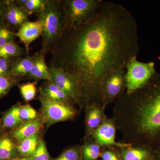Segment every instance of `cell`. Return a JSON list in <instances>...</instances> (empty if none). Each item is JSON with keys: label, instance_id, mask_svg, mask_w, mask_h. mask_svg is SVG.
Segmentation results:
<instances>
[{"label": "cell", "instance_id": "cell-1", "mask_svg": "<svg viewBox=\"0 0 160 160\" xmlns=\"http://www.w3.org/2000/svg\"><path fill=\"white\" fill-rule=\"evenodd\" d=\"M139 50L136 20L122 5L104 2L87 22L65 27L49 52V66L62 69L74 80L82 109L92 104L106 107L102 91L104 79L125 69Z\"/></svg>", "mask_w": 160, "mask_h": 160}, {"label": "cell", "instance_id": "cell-2", "mask_svg": "<svg viewBox=\"0 0 160 160\" xmlns=\"http://www.w3.org/2000/svg\"><path fill=\"white\" fill-rule=\"evenodd\" d=\"M112 119L123 142L149 146L160 140V77L116 101Z\"/></svg>", "mask_w": 160, "mask_h": 160}, {"label": "cell", "instance_id": "cell-3", "mask_svg": "<svg viewBox=\"0 0 160 160\" xmlns=\"http://www.w3.org/2000/svg\"><path fill=\"white\" fill-rule=\"evenodd\" d=\"M37 15L42 29L41 49L46 55L57 42L65 29L61 0H47L44 9Z\"/></svg>", "mask_w": 160, "mask_h": 160}, {"label": "cell", "instance_id": "cell-4", "mask_svg": "<svg viewBox=\"0 0 160 160\" xmlns=\"http://www.w3.org/2000/svg\"><path fill=\"white\" fill-rule=\"evenodd\" d=\"M65 27L79 26L91 19L99 10L102 0H61Z\"/></svg>", "mask_w": 160, "mask_h": 160}, {"label": "cell", "instance_id": "cell-5", "mask_svg": "<svg viewBox=\"0 0 160 160\" xmlns=\"http://www.w3.org/2000/svg\"><path fill=\"white\" fill-rule=\"evenodd\" d=\"M125 69V92L127 93H131L145 86L155 74L153 62L144 63L139 62L136 56L129 59L126 63Z\"/></svg>", "mask_w": 160, "mask_h": 160}, {"label": "cell", "instance_id": "cell-6", "mask_svg": "<svg viewBox=\"0 0 160 160\" xmlns=\"http://www.w3.org/2000/svg\"><path fill=\"white\" fill-rule=\"evenodd\" d=\"M39 100L41 104L42 120L47 127L59 122L72 119L77 114L72 105L51 101L40 95Z\"/></svg>", "mask_w": 160, "mask_h": 160}, {"label": "cell", "instance_id": "cell-7", "mask_svg": "<svg viewBox=\"0 0 160 160\" xmlns=\"http://www.w3.org/2000/svg\"><path fill=\"white\" fill-rule=\"evenodd\" d=\"M125 69L109 73L103 81L102 91L104 106H107L116 101L126 90Z\"/></svg>", "mask_w": 160, "mask_h": 160}, {"label": "cell", "instance_id": "cell-8", "mask_svg": "<svg viewBox=\"0 0 160 160\" xmlns=\"http://www.w3.org/2000/svg\"><path fill=\"white\" fill-rule=\"evenodd\" d=\"M116 126L111 118L107 117L102 124L95 130L91 137L101 146V148L106 147H122L129 144L119 142L116 141Z\"/></svg>", "mask_w": 160, "mask_h": 160}, {"label": "cell", "instance_id": "cell-9", "mask_svg": "<svg viewBox=\"0 0 160 160\" xmlns=\"http://www.w3.org/2000/svg\"><path fill=\"white\" fill-rule=\"evenodd\" d=\"M52 82L72 99L75 104L82 109L79 91L74 80L62 69L49 66Z\"/></svg>", "mask_w": 160, "mask_h": 160}, {"label": "cell", "instance_id": "cell-10", "mask_svg": "<svg viewBox=\"0 0 160 160\" xmlns=\"http://www.w3.org/2000/svg\"><path fill=\"white\" fill-rule=\"evenodd\" d=\"M106 108L98 104H92L85 107V138L91 137L93 132L103 122L107 117L105 112Z\"/></svg>", "mask_w": 160, "mask_h": 160}, {"label": "cell", "instance_id": "cell-11", "mask_svg": "<svg viewBox=\"0 0 160 160\" xmlns=\"http://www.w3.org/2000/svg\"><path fill=\"white\" fill-rule=\"evenodd\" d=\"M29 16L26 10L15 1L8 0L5 14V22L8 27L18 30L24 23L29 21Z\"/></svg>", "mask_w": 160, "mask_h": 160}, {"label": "cell", "instance_id": "cell-12", "mask_svg": "<svg viewBox=\"0 0 160 160\" xmlns=\"http://www.w3.org/2000/svg\"><path fill=\"white\" fill-rule=\"evenodd\" d=\"M114 149L122 160H149L152 156L150 147L144 145L129 144Z\"/></svg>", "mask_w": 160, "mask_h": 160}, {"label": "cell", "instance_id": "cell-13", "mask_svg": "<svg viewBox=\"0 0 160 160\" xmlns=\"http://www.w3.org/2000/svg\"><path fill=\"white\" fill-rule=\"evenodd\" d=\"M42 32V25L39 21H28L23 24L16 33V36L24 44L26 53L29 54V47L32 42Z\"/></svg>", "mask_w": 160, "mask_h": 160}, {"label": "cell", "instance_id": "cell-14", "mask_svg": "<svg viewBox=\"0 0 160 160\" xmlns=\"http://www.w3.org/2000/svg\"><path fill=\"white\" fill-rule=\"evenodd\" d=\"M46 54L41 49L33 56V64L28 78L35 82L41 80L52 82L49 67L45 61Z\"/></svg>", "mask_w": 160, "mask_h": 160}, {"label": "cell", "instance_id": "cell-15", "mask_svg": "<svg viewBox=\"0 0 160 160\" xmlns=\"http://www.w3.org/2000/svg\"><path fill=\"white\" fill-rule=\"evenodd\" d=\"M40 96L47 99L60 102L73 106L75 103L69 96L52 82L46 81L40 87Z\"/></svg>", "mask_w": 160, "mask_h": 160}, {"label": "cell", "instance_id": "cell-16", "mask_svg": "<svg viewBox=\"0 0 160 160\" xmlns=\"http://www.w3.org/2000/svg\"><path fill=\"white\" fill-rule=\"evenodd\" d=\"M42 120L37 118L24 122L19 126L12 130L10 134L14 141L18 142L38 134L42 125Z\"/></svg>", "mask_w": 160, "mask_h": 160}, {"label": "cell", "instance_id": "cell-17", "mask_svg": "<svg viewBox=\"0 0 160 160\" xmlns=\"http://www.w3.org/2000/svg\"><path fill=\"white\" fill-rule=\"evenodd\" d=\"M19 157L17 146L10 134H0V160H13Z\"/></svg>", "mask_w": 160, "mask_h": 160}, {"label": "cell", "instance_id": "cell-18", "mask_svg": "<svg viewBox=\"0 0 160 160\" xmlns=\"http://www.w3.org/2000/svg\"><path fill=\"white\" fill-rule=\"evenodd\" d=\"M33 56L26 54L24 57H18L13 61L10 75L20 81L22 78H28L32 68Z\"/></svg>", "mask_w": 160, "mask_h": 160}, {"label": "cell", "instance_id": "cell-19", "mask_svg": "<svg viewBox=\"0 0 160 160\" xmlns=\"http://www.w3.org/2000/svg\"><path fill=\"white\" fill-rule=\"evenodd\" d=\"M81 147L82 160H97L102 148L91 137L85 138Z\"/></svg>", "mask_w": 160, "mask_h": 160}, {"label": "cell", "instance_id": "cell-20", "mask_svg": "<svg viewBox=\"0 0 160 160\" xmlns=\"http://www.w3.org/2000/svg\"><path fill=\"white\" fill-rule=\"evenodd\" d=\"M20 106L19 104L14 105L4 114L2 119L4 129L12 130L24 122L20 117Z\"/></svg>", "mask_w": 160, "mask_h": 160}, {"label": "cell", "instance_id": "cell-21", "mask_svg": "<svg viewBox=\"0 0 160 160\" xmlns=\"http://www.w3.org/2000/svg\"><path fill=\"white\" fill-rule=\"evenodd\" d=\"M40 140L38 133L18 142L17 146L19 157L31 158L36 151Z\"/></svg>", "mask_w": 160, "mask_h": 160}, {"label": "cell", "instance_id": "cell-22", "mask_svg": "<svg viewBox=\"0 0 160 160\" xmlns=\"http://www.w3.org/2000/svg\"><path fill=\"white\" fill-rule=\"evenodd\" d=\"M26 53V49H23L14 41L0 46V58L8 59L20 57Z\"/></svg>", "mask_w": 160, "mask_h": 160}, {"label": "cell", "instance_id": "cell-23", "mask_svg": "<svg viewBox=\"0 0 160 160\" xmlns=\"http://www.w3.org/2000/svg\"><path fill=\"white\" fill-rule=\"evenodd\" d=\"M52 160H82L81 146L69 147Z\"/></svg>", "mask_w": 160, "mask_h": 160}, {"label": "cell", "instance_id": "cell-24", "mask_svg": "<svg viewBox=\"0 0 160 160\" xmlns=\"http://www.w3.org/2000/svg\"><path fill=\"white\" fill-rule=\"evenodd\" d=\"M19 80L10 75L0 76V99L6 95Z\"/></svg>", "mask_w": 160, "mask_h": 160}, {"label": "cell", "instance_id": "cell-25", "mask_svg": "<svg viewBox=\"0 0 160 160\" xmlns=\"http://www.w3.org/2000/svg\"><path fill=\"white\" fill-rule=\"evenodd\" d=\"M18 87L22 97L26 102H30L35 98L37 93L35 82L21 84Z\"/></svg>", "mask_w": 160, "mask_h": 160}, {"label": "cell", "instance_id": "cell-26", "mask_svg": "<svg viewBox=\"0 0 160 160\" xmlns=\"http://www.w3.org/2000/svg\"><path fill=\"white\" fill-rule=\"evenodd\" d=\"M32 160H52L47 149L46 143L43 139H40L35 152L31 158Z\"/></svg>", "mask_w": 160, "mask_h": 160}, {"label": "cell", "instance_id": "cell-27", "mask_svg": "<svg viewBox=\"0 0 160 160\" xmlns=\"http://www.w3.org/2000/svg\"><path fill=\"white\" fill-rule=\"evenodd\" d=\"M47 0H28L23 7L28 14L41 12L45 8Z\"/></svg>", "mask_w": 160, "mask_h": 160}, {"label": "cell", "instance_id": "cell-28", "mask_svg": "<svg viewBox=\"0 0 160 160\" xmlns=\"http://www.w3.org/2000/svg\"><path fill=\"white\" fill-rule=\"evenodd\" d=\"M20 117L23 122H28L38 118V112L29 104L21 105L19 110Z\"/></svg>", "mask_w": 160, "mask_h": 160}, {"label": "cell", "instance_id": "cell-29", "mask_svg": "<svg viewBox=\"0 0 160 160\" xmlns=\"http://www.w3.org/2000/svg\"><path fill=\"white\" fill-rule=\"evenodd\" d=\"M16 37V33L12 31L6 24L0 26V46L13 42Z\"/></svg>", "mask_w": 160, "mask_h": 160}, {"label": "cell", "instance_id": "cell-30", "mask_svg": "<svg viewBox=\"0 0 160 160\" xmlns=\"http://www.w3.org/2000/svg\"><path fill=\"white\" fill-rule=\"evenodd\" d=\"M100 157L102 160H120L115 149L112 147L102 148Z\"/></svg>", "mask_w": 160, "mask_h": 160}, {"label": "cell", "instance_id": "cell-31", "mask_svg": "<svg viewBox=\"0 0 160 160\" xmlns=\"http://www.w3.org/2000/svg\"><path fill=\"white\" fill-rule=\"evenodd\" d=\"M11 58H12L5 59L0 58V76L10 75L13 62Z\"/></svg>", "mask_w": 160, "mask_h": 160}, {"label": "cell", "instance_id": "cell-32", "mask_svg": "<svg viewBox=\"0 0 160 160\" xmlns=\"http://www.w3.org/2000/svg\"><path fill=\"white\" fill-rule=\"evenodd\" d=\"M8 1H0V26L6 24L5 14Z\"/></svg>", "mask_w": 160, "mask_h": 160}, {"label": "cell", "instance_id": "cell-33", "mask_svg": "<svg viewBox=\"0 0 160 160\" xmlns=\"http://www.w3.org/2000/svg\"><path fill=\"white\" fill-rule=\"evenodd\" d=\"M15 2L18 6L23 7L28 2V0H16Z\"/></svg>", "mask_w": 160, "mask_h": 160}, {"label": "cell", "instance_id": "cell-34", "mask_svg": "<svg viewBox=\"0 0 160 160\" xmlns=\"http://www.w3.org/2000/svg\"><path fill=\"white\" fill-rule=\"evenodd\" d=\"M13 160H32L31 158L27 157H19Z\"/></svg>", "mask_w": 160, "mask_h": 160}, {"label": "cell", "instance_id": "cell-35", "mask_svg": "<svg viewBox=\"0 0 160 160\" xmlns=\"http://www.w3.org/2000/svg\"><path fill=\"white\" fill-rule=\"evenodd\" d=\"M3 129L2 124V119H0V134L2 132V130Z\"/></svg>", "mask_w": 160, "mask_h": 160}, {"label": "cell", "instance_id": "cell-36", "mask_svg": "<svg viewBox=\"0 0 160 160\" xmlns=\"http://www.w3.org/2000/svg\"><path fill=\"white\" fill-rule=\"evenodd\" d=\"M157 160H160V147L157 154Z\"/></svg>", "mask_w": 160, "mask_h": 160}]
</instances>
